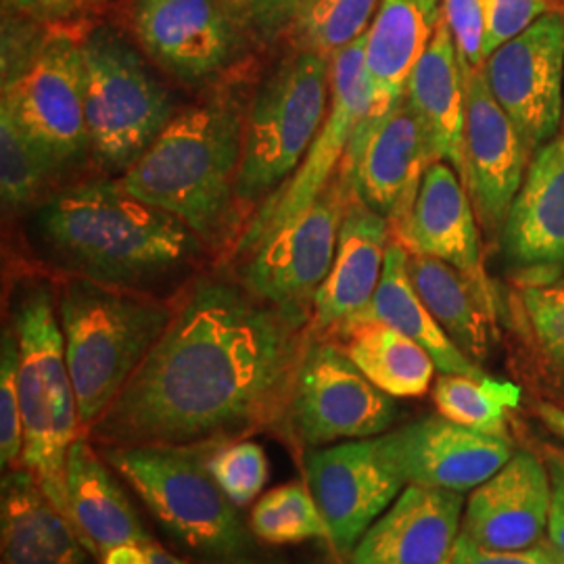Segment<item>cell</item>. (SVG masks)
<instances>
[{
	"label": "cell",
	"instance_id": "obj_1",
	"mask_svg": "<svg viewBox=\"0 0 564 564\" xmlns=\"http://www.w3.org/2000/svg\"><path fill=\"white\" fill-rule=\"evenodd\" d=\"M310 341V321L237 279H195L149 358L84 435L97 447H176L276 433Z\"/></svg>",
	"mask_w": 564,
	"mask_h": 564
},
{
	"label": "cell",
	"instance_id": "obj_2",
	"mask_svg": "<svg viewBox=\"0 0 564 564\" xmlns=\"http://www.w3.org/2000/svg\"><path fill=\"white\" fill-rule=\"evenodd\" d=\"M32 239L42 258L69 279L149 295L191 272L203 249L181 218L142 202L120 178L84 182L53 195L34 214Z\"/></svg>",
	"mask_w": 564,
	"mask_h": 564
},
{
	"label": "cell",
	"instance_id": "obj_3",
	"mask_svg": "<svg viewBox=\"0 0 564 564\" xmlns=\"http://www.w3.org/2000/svg\"><path fill=\"white\" fill-rule=\"evenodd\" d=\"M245 116L230 95L184 107L120 176L142 202L181 218L205 245H220L239 205Z\"/></svg>",
	"mask_w": 564,
	"mask_h": 564
},
{
	"label": "cell",
	"instance_id": "obj_4",
	"mask_svg": "<svg viewBox=\"0 0 564 564\" xmlns=\"http://www.w3.org/2000/svg\"><path fill=\"white\" fill-rule=\"evenodd\" d=\"M220 444L99 447L174 544L202 564H281L207 470Z\"/></svg>",
	"mask_w": 564,
	"mask_h": 564
},
{
	"label": "cell",
	"instance_id": "obj_5",
	"mask_svg": "<svg viewBox=\"0 0 564 564\" xmlns=\"http://www.w3.org/2000/svg\"><path fill=\"white\" fill-rule=\"evenodd\" d=\"M57 303L84 435L162 339L176 300L69 279Z\"/></svg>",
	"mask_w": 564,
	"mask_h": 564
},
{
	"label": "cell",
	"instance_id": "obj_6",
	"mask_svg": "<svg viewBox=\"0 0 564 564\" xmlns=\"http://www.w3.org/2000/svg\"><path fill=\"white\" fill-rule=\"evenodd\" d=\"M11 324L20 341L21 466L74 524L65 473L69 447L82 435L80 410L51 286H25L13 303Z\"/></svg>",
	"mask_w": 564,
	"mask_h": 564
},
{
	"label": "cell",
	"instance_id": "obj_7",
	"mask_svg": "<svg viewBox=\"0 0 564 564\" xmlns=\"http://www.w3.org/2000/svg\"><path fill=\"white\" fill-rule=\"evenodd\" d=\"M330 61L295 48L258 88L245 116L239 203L270 197L302 165L330 109Z\"/></svg>",
	"mask_w": 564,
	"mask_h": 564
},
{
	"label": "cell",
	"instance_id": "obj_8",
	"mask_svg": "<svg viewBox=\"0 0 564 564\" xmlns=\"http://www.w3.org/2000/svg\"><path fill=\"white\" fill-rule=\"evenodd\" d=\"M88 153L102 170L123 174L176 116L170 93L141 55L109 30L82 41Z\"/></svg>",
	"mask_w": 564,
	"mask_h": 564
},
{
	"label": "cell",
	"instance_id": "obj_9",
	"mask_svg": "<svg viewBox=\"0 0 564 564\" xmlns=\"http://www.w3.org/2000/svg\"><path fill=\"white\" fill-rule=\"evenodd\" d=\"M398 408L337 343L312 335L274 435L297 456L326 445L379 437Z\"/></svg>",
	"mask_w": 564,
	"mask_h": 564
},
{
	"label": "cell",
	"instance_id": "obj_10",
	"mask_svg": "<svg viewBox=\"0 0 564 564\" xmlns=\"http://www.w3.org/2000/svg\"><path fill=\"white\" fill-rule=\"evenodd\" d=\"M358 197L341 174L328 182L300 218L241 256L237 281L258 300L312 323V307L337 253L349 202Z\"/></svg>",
	"mask_w": 564,
	"mask_h": 564
},
{
	"label": "cell",
	"instance_id": "obj_11",
	"mask_svg": "<svg viewBox=\"0 0 564 564\" xmlns=\"http://www.w3.org/2000/svg\"><path fill=\"white\" fill-rule=\"evenodd\" d=\"M0 107L59 170L78 160L88 151L82 42L53 32L18 59H2Z\"/></svg>",
	"mask_w": 564,
	"mask_h": 564
},
{
	"label": "cell",
	"instance_id": "obj_12",
	"mask_svg": "<svg viewBox=\"0 0 564 564\" xmlns=\"http://www.w3.org/2000/svg\"><path fill=\"white\" fill-rule=\"evenodd\" d=\"M368 32V30H366ZM366 32L339 48L330 61V109L295 174L272 193L237 242V256L300 218L341 170L358 126L370 113L372 95L366 74Z\"/></svg>",
	"mask_w": 564,
	"mask_h": 564
},
{
	"label": "cell",
	"instance_id": "obj_13",
	"mask_svg": "<svg viewBox=\"0 0 564 564\" xmlns=\"http://www.w3.org/2000/svg\"><path fill=\"white\" fill-rule=\"evenodd\" d=\"M494 99L529 153L558 137L564 109V15L550 11L484 63Z\"/></svg>",
	"mask_w": 564,
	"mask_h": 564
},
{
	"label": "cell",
	"instance_id": "obj_14",
	"mask_svg": "<svg viewBox=\"0 0 564 564\" xmlns=\"http://www.w3.org/2000/svg\"><path fill=\"white\" fill-rule=\"evenodd\" d=\"M328 544L349 556L364 533L398 500L405 481L384 452L381 435L312 449L303 456Z\"/></svg>",
	"mask_w": 564,
	"mask_h": 564
},
{
	"label": "cell",
	"instance_id": "obj_15",
	"mask_svg": "<svg viewBox=\"0 0 564 564\" xmlns=\"http://www.w3.org/2000/svg\"><path fill=\"white\" fill-rule=\"evenodd\" d=\"M239 15L235 0H137L132 23L142 48L167 74L202 86L237 57Z\"/></svg>",
	"mask_w": 564,
	"mask_h": 564
},
{
	"label": "cell",
	"instance_id": "obj_16",
	"mask_svg": "<svg viewBox=\"0 0 564 564\" xmlns=\"http://www.w3.org/2000/svg\"><path fill=\"white\" fill-rule=\"evenodd\" d=\"M466 86L463 182L477 220L496 239L529 167V151L514 123L494 99L484 65L463 69Z\"/></svg>",
	"mask_w": 564,
	"mask_h": 564
},
{
	"label": "cell",
	"instance_id": "obj_17",
	"mask_svg": "<svg viewBox=\"0 0 564 564\" xmlns=\"http://www.w3.org/2000/svg\"><path fill=\"white\" fill-rule=\"evenodd\" d=\"M381 442L405 485L456 494L477 489L514 456L510 437L473 431L442 414L383 433Z\"/></svg>",
	"mask_w": 564,
	"mask_h": 564
},
{
	"label": "cell",
	"instance_id": "obj_18",
	"mask_svg": "<svg viewBox=\"0 0 564 564\" xmlns=\"http://www.w3.org/2000/svg\"><path fill=\"white\" fill-rule=\"evenodd\" d=\"M435 149L408 99L384 116L362 144L349 149L341 174L368 207L391 226L402 223L416 202Z\"/></svg>",
	"mask_w": 564,
	"mask_h": 564
},
{
	"label": "cell",
	"instance_id": "obj_19",
	"mask_svg": "<svg viewBox=\"0 0 564 564\" xmlns=\"http://www.w3.org/2000/svg\"><path fill=\"white\" fill-rule=\"evenodd\" d=\"M550 498L552 485L544 464L519 452L491 479L473 489L460 535L485 550H529L547 529Z\"/></svg>",
	"mask_w": 564,
	"mask_h": 564
},
{
	"label": "cell",
	"instance_id": "obj_20",
	"mask_svg": "<svg viewBox=\"0 0 564 564\" xmlns=\"http://www.w3.org/2000/svg\"><path fill=\"white\" fill-rule=\"evenodd\" d=\"M463 494L405 485L356 544L349 564H445L463 529Z\"/></svg>",
	"mask_w": 564,
	"mask_h": 564
},
{
	"label": "cell",
	"instance_id": "obj_21",
	"mask_svg": "<svg viewBox=\"0 0 564 564\" xmlns=\"http://www.w3.org/2000/svg\"><path fill=\"white\" fill-rule=\"evenodd\" d=\"M391 239L412 256L442 260L470 281L491 286L485 276L475 207L458 172L447 162L429 165L412 209L402 223L391 226Z\"/></svg>",
	"mask_w": 564,
	"mask_h": 564
},
{
	"label": "cell",
	"instance_id": "obj_22",
	"mask_svg": "<svg viewBox=\"0 0 564 564\" xmlns=\"http://www.w3.org/2000/svg\"><path fill=\"white\" fill-rule=\"evenodd\" d=\"M391 224L354 197L343 218L337 253L312 307V335L328 339L341 326L364 314L383 276Z\"/></svg>",
	"mask_w": 564,
	"mask_h": 564
},
{
	"label": "cell",
	"instance_id": "obj_23",
	"mask_svg": "<svg viewBox=\"0 0 564 564\" xmlns=\"http://www.w3.org/2000/svg\"><path fill=\"white\" fill-rule=\"evenodd\" d=\"M440 18V0H381L366 32V74L372 105L349 147H358L403 101L410 74L433 39Z\"/></svg>",
	"mask_w": 564,
	"mask_h": 564
},
{
	"label": "cell",
	"instance_id": "obj_24",
	"mask_svg": "<svg viewBox=\"0 0 564 564\" xmlns=\"http://www.w3.org/2000/svg\"><path fill=\"white\" fill-rule=\"evenodd\" d=\"M506 260L529 270L564 265V132L529 163L500 235Z\"/></svg>",
	"mask_w": 564,
	"mask_h": 564
},
{
	"label": "cell",
	"instance_id": "obj_25",
	"mask_svg": "<svg viewBox=\"0 0 564 564\" xmlns=\"http://www.w3.org/2000/svg\"><path fill=\"white\" fill-rule=\"evenodd\" d=\"M67 498L84 545L99 558L123 544L155 542L101 449L80 435L67 454Z\"/></svg>",
	"mask_w": 564,
	"mask_h": 564
},
{
	"label": "cell",
	"instance_id": "obj_26",
	"mask_svg": "<svg viewBox=\"0 0 564 564\" xmlns=\"http://www.w3.org/2000/svg\"><path fill=\"white\" fill-rule=\"evenodd\" d=\"M2 564H101L23 468H9L0 496Z\"/></svg>",
	"mask_w": 564,
	"mask_h": 564
},
{
	"label": "cell",
	"instance_id": "obj_27",
	"mask_svg": "<svg viewBox=\"0 0 564 564\" xmlns=\"http://www.w3.org/2000/svg\"><path fill=\"white\" fill-rule=\"evenodd\" d=\"M405 99L423 123L437 160L463 174L466 86L456 44L444 13L423 57L410 74Z\"/></svg>",
	"mask_w": 564,
	"mask_h": 564
},
{
	"label": "cell",
	"instance_id": "obj_28",
	"mask_svg": "<svg viewBox=\"0 0 564 564\" xmlns=\"http://www.w3.org/2000/svg\"><path fill=\"white\" fill-rule=\"evenodd\" d=\"M408 274L433 318L449 339L479 364L487 360L496 328V293L481 286L454 265L408 253Z\"/></svg>",
	"mask_w": 564,
	"mask_h": 564
},
{
	"label": "cell",
	"instance_id": "obj_29",
	"mask_svg": "<svg viewBox=\"0 0 564 564\" xmlns=\"http://www.w3.org/2000/svg\"><path fill=\"white\" fill-rule=\"evenodd\" d=\"M358 318H370L387 324L410 337L412 341L423 345L442 375H485L484 368L473 362L463 349L449 339L442 324L433 318V314L424 305L408 274V251L395 239H391L387 245L383 276L377 286L372 303Z\"/></svg>",
	"mask_w": 564,
	"mask_h": 564
},
{
	"label": "cell",
	"instance_id": "obj_30",
	"mask_svg": "<svg viewBox=\"0 0 564 564\" xmlns=\"http://www.w3.org/2000/svg\"><path fill=\"white\" fill-rule=\"evenodd\" d=\"M328 341L337 343L364 377L391 398H423L437 370L423 345L370 318L345 324Z\"/></svg>",
	"mask_w": 564,
	"mask_h": 564
},
{
	"label": "cell",
	"instance_id": "obj_31",
	"mask_svg": "<svg viewBox=\"0 0 564 564\" xmlns=\"http://www.w3.org/2000/svg\"><path fill=\"white\" fill-rule=\"evenodd\" d=\"M538 272L544 276L519 291L517 318L540 377L564 400V276L558 268Z\"/></svg>",
	"mask_w": 564,
	"mask_h": 564
},
{
	"label": "cell",
	"instance_id": "obj_32",
	"mask_svg": "<svg viewBox=\"0 0 564 564\" xmlns=\"http://www.w3.org/2000/svg\"><path fill=\"white\" fill-rule=\"evenodd\" d=\"M440 414L496 437H508V412L521 402V389L491 377L442 375L433 389Z\"/></svg>",
	"mask_w": 564,
	"mask_h": 564
},
{
	"label": "cell",
	"instance_id": "obj_33",
	"mask_svg": "<svg viewBox=\"0 0 564 564\" xmlns=\"http://www.w3.org/2000/svg\"><path fill=\"white\" fill-rule=\"evenodd\" d=\"M251 531L265 545L326 540L328 529L307 484H286L263 494L249 517Z\"/></svg>",
	"mask_w": 564,
	"mask_h": 564
},
{
	"label": "cell",
	"instance_id": "obj_34",
	"mask_svg": "<svg viewBox=\"0 0 564 564\" xmlns=\"http://www.w3.org/2000/svg\"><path fill=\"white\" fill-rule=\"evenodd\" d=\"M59 172L13 116L0 107V195L7 209L34 202Z\"/></svg>",
	"mask_w": 564,
	"mask_h": 564
},
{
	"label": "cell",
	"instance_id": "obj_35",
	"mask_svg": "<svg viewBox=\"0 0 564 564\" xmlns=\"http://www.w3.org/2000/svg\"><path fill=\"white\" fill-rule=\"evenodd\" d=\"M381 0H310L289 34L297 51L333 57L368 30Z\"/></svg>",
	"mask_w": 564,
	"mask_h": 564
},
{
	"label": "cell",
	"instance_id": "obj_36",
	"mask_svg": "<svg viewBox=\"0 0 564 564\" xmlns=\"http://www.w3.org/2000/svg\"><path fill=\"white\" fill-rule=\"evenodd\" d=\"M207 470L230 502L247 508L270 477V464L260 444L237 440L220 444L207 458Z\"/></svg>",
	"mask_w": 564,
	"mask_h": 564
},
{
	"label": "cell",
	"instance_id": "obj_37",
	"mask_svg": "<svg viewBox=\"0 0 564 564\" xmlns=\"http://www.w3.org/2000/svg\"><path fill=\"white\" fill-rule=\"evenodd\" d=\"M23 423L20 402V341L13 324L0 339V463L2 470L21 466Z\"/></svg>",
	"mask_w": 564,
	"mask_h": 564
},
{
	"label": "cell",
	"instance_id": "obj_38",
	"mask_svg": "<svg viewBox=\"0 0 564 564\" xmlns=\"http://www.w3.org/2000/svg\"><path fill=\"white\" fill-rule=\"evenodd\" d=\"M550 13L547 0H484L485 59Z\"/></svg>",
	"mask_w": 564,
	"mask_h": 564
},
{
	"label": "cell",
	"instance_id": "obj_39",
	"mask_svg": "<svg viewBox=\"0 0 564 564\" xmlns=\"http://www.w3.org/2000/svg\"><path fill=\"white\" fill-rule=\"evenodd\" d=\"M442 13L449 25L463 69H477L485 63L484 0H444Z\"/></svg>",
	"mask_w": 564,
	"mask_h": 564
},
{
	"label": "cell",
	"instance_id": "obj_40",
	"mask_svg": "<svg viewBox=\"0 0 564 564\" xmlns=\"http://www.w3.org/2000/svg\"><path fill=\"white\" fill-rule=\"evenodd\" d=\"M245 21L263 39L289 34L293 21L310 0H235Z\"/></svg>",
	"mask_w": 564,
	"mask_h": 564
},
{
	"label": "cell",
	"instance_id": "obj_41",
	"mask_svg": "<svg viewBox=\"0 0 564 564\" xmlns=\"http://www.w3.org/2000/svg\"><path fill=\"white\" fill-rule=\"evenodd\" d=\"M445 564H556L550 547H529L521 552H496L485 550L481 545L473 544L464 535L458 538L456 547Z\"/></svg>",
	"mask_w": 564,
	"mask_h": 564
},
{
	"label": "cell",
	"instance_id": "obj_42",
	"mask_svg": "<svg viewBox=\"0 0 564 564\" xmlns=\"http://www.w3.org/2000/svg\"><path fill=\"white\" fill-rule=\"evenodd\" d=\"M550 514H547V538L552 547L564 552V456L550 460Z\"/></svg>",
	"mask_w": 564,
	"mask_h": 564
},
{
	"label": "cell",
	"instance_id": "obj_43",
	"mask_svg": "<svg viewBox=\"0 0 564 564\" xmlns=\"http://www.w3.org/2000/svg\"><path fill=\"white\" fill-rule=\"evenodd\" d=\"M76 0H4V7L34 20H59L72 11Z\"/></svg>",
	"mask_w": 564,
	"mask_h": 564
},
{
	"label": "cell",
	"instance_id": "obj_44",
	"mask_svg": "<svg viewBox=\"0 0 564 564\" xmlns=\"http://www.w3.org/2000/svg\"><path fill=\"white\" fill-rule=\"evenodd\" d=\"M101 564H151L147 544H123L111 547L101 558Z\"/></svg>",
	"mask_w": 564,
	"mask_h": 564
},
{
	"label": "cell",
	"instance_id": "obj_45",
	"mask_svg": "<svg viewBox=\"0 0 564 564\" xmlns=\"http://www.w3.org/2000/svg\"><path fill=\"white\" fill-rule=\"evenodd\" d=\"M550 552H552V556H554L556 564H564V552H558L556 547H550Z\"/></svg>",
	"mask_w": 564,
	"mask_h": 564
},
{
	"label": "cell",
	"instance_id": "obj_46",
	"mask_svg": "<svg viewBox=\"0 0 564 564\" xmlns=\"http://www.w3.org/2000/svg\"><path fill=\"white\" fill-rule=\"evenodd\" d=\"M561 429H563V431H561V433H563V435H564V416H563V426H561Z\"/></svg>",
	"mask_w": 564,
	"mask_h": 564
},
{
	"label": "cell",
	"instance_id": "obj_47",
	"mask_svg": "<svg viewBox=\"0 0 564 564\" xmlns=\"http://www.w3.org/2000/svg\"><path fill=\"white\" fill-rule=\"evenodd\" d=\"M563 2H564V0H563Z\"/></svg>",
	"mask_w": 564,
	"mask_h": 564
}]
</instances>
